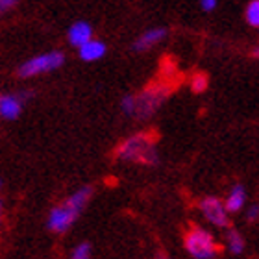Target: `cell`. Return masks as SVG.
<instances>
[{
	"instance_id": "6da1fadb",
	"label": "cell",
	"mask_w": 259,
	"mask_h": 259,
	"mask_svg": "<svg viewBox=\"0 0 259 259\" xmlns=\"http://www.w3.org/2000/svg\"><path fill=\"white\" fill-rule=\"evenodd\" d=\"M93 189L89 185L78 189L76 193H72L69 198L61 202L60 205H56L50 209L49 221H47V226H49L50 232L54 233H65L72 224L76 222V219L80 217V213L83 211V207L87 205L89 198H91Z\"/></svg>"
},
{
	"instance_id": "7a4b0ae2",
	"label": "cell",
	"mask_w": 259,
	"mask_h": 259,
	"mask_svg": "<svg viewBox=\"0 0 259 259\" xmlns=\"http://www.w3.org/2000/svg\"><path fill=\"white\" fill-rule=\"evenodd\" d=\"M117 157L122 161H135L145 163V165H156L157 163V150L156 143L152 135L139 134L126 139L122 145L117 148Z\"/></svg>"
},
{
	"instance_id": "3957f363",
	"label": "cell",
	"mask_w": 259,
	"mask_h": 259,
	"mask_svg": "<svg viewBox=\"0 0 259 259\" xmlns=\"http://www.w3.org/2000/svg\"><path fill=\"white\" fill-rule=\"evenodd\" d=\"M185 250L194 259H213L219 254L215 237L202 228H191L185 233Z\"/></svg>"
},
{
	"instance_id": "277c9868",
	"label": "cell",
	"mask_w": 259,
	"mask_h": 259,
	"mask_svg": "<svg viewBox=\"0 0 259 259\" xmlns=\"http://www.w3.org/2000/svg\"><path fill=\"white\" fill-rule=\"evenodd\" d=\"M63 63H65V56L61 52H58V50L47 52V54H39L35 58H32V60L24 61L19 67V76L21 78H32V76L45 74V72L60 69Z\"/></svg>"
},
{
	"instance_id": "5b68a950",
	"label": "cell",
	"mask_w": 259,
	"mask_h": 259,
	"mask_svg": "<svg viewBox=\"0 0 259 259\" xmlns=\"http://www.w3.org/2000/svg\"><path fill=\"white\" fill-rule=\"evenodd\" d=\"M167 98V89L161 85H152L148 87L145 93H141L139 97H135L137 100V117H148L156 111L161 102Z\"/></svg>"
},
{
	"instance_id": "8992f818",
	"label": "cell",
	"mask_w": 259,
	"mask_h": 259,
	"mask_svg": "<svg viewBox=\"0 0 259 259\" xmlns=\"http://www.w3.org/2000/svg\"><path fill=\"white\" fill-rule=\"evenodd\" d=\"M200 211L207 221L217 228H230V221H228V209L226 204H222L221 200L215 196H205L200 202Z\"/></svg>"
},
{
	"instance_id": "52a82bcc",
	"label": "cell",
	"mask_w": 259,
	"mask_h": 259,
	"mask_svg": "<svg viewBox=\"0 0 259 259\" xmlns=\"http://www.w3.org/2000/svg\"><path fill=\"white\" fill-rule=\"evenodd\" d=\"M28 95H2L0 97V117L6 120H15L22 111Z\"/></svg>"
},
{
	"instance_id": "ba28073f",
	"label": "cell",
	"mask_w": 259,
	"mask_h": 259,
	"mask_svg": "<svg viewBox=\"0 0 259 259\" xmlns=\"http://www.w3.org/2000/svg\"><path fill=\"white\" fill-rule=\"evenodd\" d=\"M69 43L76 49H81L83 45L93 41V26L85 21H76L74 24H70L69 32H67Z\"/></svg>"
},
{
	"instance_id": "9c48e42d",
	"label": "cell",
	"mask_w": 259,
	"mask_h": 259,
	"mask_svg": "<svg viewBox=\"0 0 259 259\" xmlns=\"http://www.w3.org/2000/svg\"><path fill=\"white\" fill-rule=\"evenodd\" d=\"M165 37H167V30H165V28H161V26L150 28V30H146L143 35H139V37L135 39L134 50H148L150 47L157 45Z\"/></svg>"
},
{
	"instance_id": "30bf717a",
	"label": "cell",
	"mask_w": 259,
	"mask_h": 259,
	"mask_svg": "<svg viewBox=\"0 0 259 259\" xmlns=\"http://www.w3.org/2000/svg\"><path fill=\"white\" fill-rule=\"evenodd\" d=\"M244 202H246V191H244L243 185L237 184L232 187V191H230L224 204H226L228 213H237V211L243 209Z\"/></svg>"
},
{
	"instance_id": "8fae6325",
	"label": "cell",
	"mask_w": 259,
	"mask_h": 259,
	"mask_svg": "<svg viewBox=\"0 0 259 259\" xmlns=\"http://www.w3.org/2000/svg\"><path fill=\"white\" fill-rule=\"evenodd\" d=\"M78 54H80V58L83 61H97L106 54V45L102 41H98V39H93V41H89L78 50Z\"/></svg>"
},
{
	"instance_id": "7c38bea8",
	"label": "cell",
	"mask_w": 259,
	"mask_h": 259,
	"mask_svg": "<svg viewBox=\"0 0 259 259\" xmlns=\"http://www.w3.org/2000/svg\"><path fill=\"white\" fill-rule=\"evenodd\" d=\"M228 250L232 252L233 255L243 254L244 250V239L243 235L237 232V230H228Z\"/></svg>"
},
{
	"instance_id": "4fadbf2b",
	"label": "cell",
	"mask_w": 259,
	"mask_h": 259,
	"mask_svg": "<svg viewBox=\"0 0 259 259\" xmlns=\"http://www.w3.org/2000/svg\"><path fill=\"white\" fill-rule=\"evenodd\" d=\"M244 17H246V22H248L250 26L259 28V0H252V2L246 6Z\"/></svg>"
},
{
	"instance_id": "5bb4252c",
	"label": "cell",
	"mask_w": 259,
	"mask_h": 259,
	"mask_svg": "<svg viewBox=\"0 0 259 259\" xmlns=\"http://www.w3.org/2000/svg\"><path fill=\"white\" fill-rule=\"evenodd\" d=\"M70 259H91V244L80 243L74 250H72Z\"/></svg>"
},
{
	"instance_id": "9a60e30c",
	"label": "cell",
	"mask_w": 259,
	"mask_h": 259,
	"mask_svg": "<svg viewBox=\"0 0 259 259\" xmlns=\"http://www.w3.org/2000/svg\"><path fill=\"white\" fill-rule=\"evenodd\" d=\"M120 108H122V111H124L126 115H135V113H137V100H135V97L128 95V97L122 98Z\"/></svg>"
},
{
	"instance_id": "2e32d148",
	"label": "cell",
	"mask_w": 259,
	"mask_h": 259,
	"mask_svg": "<svg viewBox=\"0 0 259 259\" xmlns=\"http://www.w3.org/2000/svg\"><path fill=\"white\" fill-rule=\"evenodd\" d=\"M193 87H194V91H204L205 89V78L204 76H196L193 81Z\"/></svg>"
},
{
	"instance_id": "e0dca14e",
	"label": "cell",
	"mask_w": 259,
	"mask_h": 259,
	"mask_svg": "<svg viewBox=\"0 0 259 259\" xmlns=\"http://www.w3.org/2000/svg\"><path fill=\"white\" fill-rule=\"evenodd\" d=\"M257 217H259V205L257 204L250 205V207H248V213H246V219H248V221H255Z\"/></svg>"
},
{
	"instance_id": "ac0fdd59",
	"label": "cell",
	"mask_w": 259,
	"mask_h": 259,
	"mask_svg": "<svg viewBox=\"0 0 259 259\" xmlns=\"http://www.w3.org/2000/svg\"><path fill=\"white\" fill-rule=\"evenodd\" d=\"M200 8L204 11H213L217 8V2L215 0H202V2H200Z\"/></svg>"
},
{
	"instance_id": "d6986e66",
	"label": "cell",
	"mask_w": 259,
	"mask_h": 259,
	"mask_svg": "<svg viewBox=\"0 0 259 259\" xmlns=\"http://www.w3.org/2000/svg\"><path fill=\"white\" fill-rule=\"evenodd\" d=\"M13 4H15L13 0H2V2H0V10L6 11V10H8V8H11V6H13Z\"/></svg>"
},
{
	"instance_id": "ffe728a7",
	"label": "cell",
	"mask_w": 259,
	"mask_h": 259,
	"mask_svg": "<svg viewBox=\"0 0 259 259\" xmlns=\"http://www.w3.org/2000/svg\"><path fill=\"white\" fill-rule=\"evenodd\" d=\"M159 259H168V257H165V255H161V257H159Z\"/></svg>"
},
{
	"instance_id": "44dd1931",
	"label": "cell",
	"mask_w": 259,
	"mask_h": 259,
	"mask_svg": "<svg viewBox=\"0 0 259 259\" xmlns=\"http://www.w3.org/2000/svg\"><path fill=\"white\" fill-rule=\"evenodd\" d=\"M257 54H259V50H257Z\"/></svg>"
}]
</instances>
